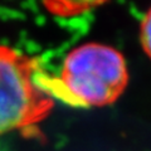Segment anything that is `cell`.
<instances>
[{
  "label": "cell",
  "instance_id": "cell-1",
  "mask_svg": "<svg viewBox=\"0 0 151 151\" xmlns=\"http://www.w3.org/2000/svg\"><path fill=\"white\" fill-rule=\"evenodd\" d=\"M129 83L125 58L113 47L84 43L65 55L60 73L49 78L54 98L76 107H100L116 102Z\"/></svg>",
  "mask_w": 151,
  "mask_h": 151
},
{
  "label": "cell",
  "instance_id": "cell-2",
  "mask_svg": "<svg viewBox=\"0 0 151 151\" xmlns=\"http://www.w3.org/2000/svg\"><path fill=\"white\" fill-rule=\"evenodd\" d=\"M54 100L40 59L0 44V136H33L50 115Z\"/></svg>",
  "mask_w": 151,
  "mask_h": 151
},
{
  "label": "cell",
  "instance_id": "cell-3",
  "mask_svg": "<svg viewBox=\"0 0 151 151\" xmlns=\"http://www.w3.org/2000/svg\"><path fill=\"white\" fill-rule=\"evenodd\" d=\"M50 15L57 18H76L83 15L110 0H40Z\"/></svg>",
  "mask_w": 151,
  "mask_h": 151
},
{
  "label": "cell",
  "instance_id": "cell-4",
  "mask_svg": "<svg viewBox=\"0 0 151 151\" xmlns=\"http://www.w3.org/2000/svg\"><path fill=\"white\" fill-rule=\"evenodd\" d=\"M140 40L145 53L151 59V8L145 14L140 27Z\"/></svg>",
  "mask_w": 151,
  "mask_h": 151
}]
</instances>
